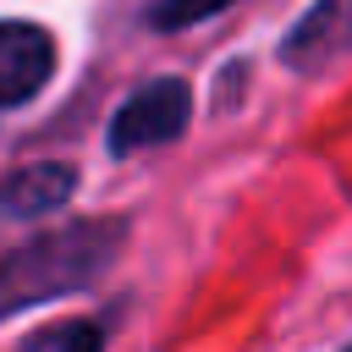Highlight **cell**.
<instances>
[{"mask_svg":"<svg viewBox=\"0 0 352 352\" xmlns=\"http://www.w3.org/2000/svg\"><path fill=\"white\" fill-rule=\"evenodd\" d=\"M346 352H352V346H346Z\"/></svg>","mask_w":352,"mask_h":352,"instance_id":"cell-8","label":"cell"},{"mask_svg":"<svg viewBox=\"0 0 352 352\" xmlns=\"http://www.w3.org/2000/svg\"><path fill=\"white\" fill-rule=\"evenodd\" d=\"M346 55H352V0H314L280 44V60L302 77H319Z\"/></svg>","mask_w":352,"mask_h":352,"instance_id":"cell-3","label":"cell"},{"mask_svg":"<svg viewBox=\"0 0 352 352\" xmlns=\"http://www.w3.org/2000/svg\"><path fill=\"white\" fill-rule=\"evenodd\" d=\"M226 6H231V0H154L148 22H154V28H192V22H204V16L226 11Z\"/></svg>","mask_w":352,"mask_h":352,"instance_id":"cell-7","label":"cell"},{"mask_svg":"<svg viewBox=\"0 0 352 352\" xmlns=\"http://www.w3.org/2000/svg\"><path fill=\"white\" fill-rule=\"evenodd\" d=\"M55 72V44L38 22H0V110L28 104Z\"/></svg>","mask_w":352,"mask_h":352,"instance_id":"cell-4","label":"cell"},{"mask_svg":"<svg viewBox=\"0 0 352 352\" xmlns=\"http://www.w3.org/2000/svg\"><path fill=\"white\" fill-rule=\"evenodd\" d=\"M77 176L72 165H22L11 176H0V220H38L50 209H60L72 198Z\"/></svg>","mask_w":352,"mask_h":352,"instance_id":"cell-5","label":"cell"},{"mask_svg":"<svg viewBox=\"0 0 352 352\" xmlns=\"http://www.w3.org/2000/svg\"><path fill=\"white\" fill-rule=\"evenodd\" d=\"M126 226L110 220H77V226H55L44 236H28L16 248L0 253V319L50 297H66L77 286H88L94 275H104V264L121 253Z\"/></svg>","mask_w":352,"mask_h":352,"instance_id":"cell-1","label":"cell"},{"mask_svg":"<svg viewBox=\"0 0 352 352\" xmlns=\"http://www.w3.org/2000/svg\"><path fill=\"white\" fill-rule=\"evenodd\" d=\"M192 116V88L182 77H154L148 88H138L116 121H110V154H138V148H160L170 138H182Z\"/></svg>","mask_w":352,"mask_h":352,"instance_id":"cell-2","label":"cell"},{"mask_svg":"<svg viewBox=\"0 0 352 352\" xmlns=\"http://www.w3.org/2000/svg\"><path fill=\"white\" fill-rule=\"evenodd\" d=\"M33 346H38V352H99V346H104V330L88 324V319H66V324L44 330Z\"/></svg>","mask_w":352,"mask_h":352,"instance_id":"cell-6","label":"cell"}]
</instances>
